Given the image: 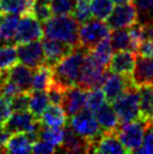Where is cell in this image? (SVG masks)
Here are the masks:
<instances>
[{
	"instance_id": "20",
	"label": "cell",
	"mask_w": 153,
	"mask_h": 154,
	"mask_svg": "<svg viewBox=\"0 0 153 154\" xmlns=\"http://www.w3.org/2000/svg\"><path fill=\"white\" fill-rule=\"evenodd\" d=\"M132 78L136 87L153 85V57L136 55V64Z\"/></svg>"
},
{
	"instance_id": "21",
	"label": "cell",
	"mask_w": 153,
	"mask_h": 154,
	"mask_svg": "<svg viewBox=\"0 0 153 154\" xmlns=\"http://www.w3.org/2000/svg\"><path fill=\"white\" fill-rule=\"evenodd\" d=\"M95 153H128L126 147L117 136L116 132L104 133L102 136L98 140L94 149Z\"/></svg>"
},
{
	"instance_id": "44",
	"label": "cell",
	"mask_w": 153,
	"mask_h": 154,
	"mask_svg": "<svg viewBox=\"0 0 153 154\" xmlns=\"http://www.w3.org/2000/svg\"><path fill=\"white\" fill-rule=\"evenodd\" d=\"M136 53L143 57H153V39H144L139 45Z\"/></svg>"
},
{
	"instance_id": "42",
	"label": "cell",
	"mask_w": 153,
	"mask_h": 154,
	"mask_svg": "<svg viewBox=\"0 0 153 154\" xmlns=\"http://www.w3.org/2000/svg\"><path fill=\"white\" fill-rule=\"evenodd\" d=\"M58 151V147L54 146L53 144L48 143L46 141H43V140H37L33 144L32 147V152L33 153H41V154H46V153H54Z\"/></svg>"
},
{
	"instance_id": "38",
	"label": "cell",
	"mask_w": 153,
	"mask_h": 154,
	"mask_svg": "<svg viewBox=\"0 0 153 154\" xmlns=\"http://www.w3.org/2000/svg\"><path fill=\"white\" fill-rule=\"evenodd\" d=\"M30 91H23L16 94L10 99V106L14 111H25L28 110L30 107Z\"/></svg>"
},
{
	"instance_id": "28",
	"label": "cell",
	"mask_w": 153,
	"mask_h": 154,
	"mask_svg": "<svg viewBox=\"0 0 153 154\" xmlns=\"http://www.w3.org/2000/svg\"><path fill=\"white\" fill-rule=\"evenodd\" d=\"M19 24L18 15L5 14L0 22V34L8 44H14V37Z\"/></svg>"
},
{
	"instance_id": "4",
	"label": "cell",
	"mask_w": 153,
	"mask_h": 154,
	"mask_svg": "<svg viewBox=\"0 0 153 154\" xmlns=\"http://www.w3.org/2000/svg\"><path fill=\"white\" fill-rule=\"evenodd\" d=\"M120 124L131 123L141 118L140 111V91L133 85L118 99L113 103Z\"/></svg>"
},
{
	"instance_id": "16",
	"label": "cell",
	"mask_w": 153,
	"mask_h": 154,
	"mask_svg": "<svg viewBox=\"0 0 153 154\" xmlns=\"http://www.w3.org/2000/svg\"><path fill=\"white\" fill-rule=\"evenodd\" d=\"M86 94L87 91L78 86H73L65 89L64 98L61 106L63 107L68 118H71L72 116L86 108Z\"/></svg>"
},
{
	"instance_id": "9",
	"label": "cell",
	"mask_w": 153,
	"mask_h": 154,
	"mask_svg": "<svg viewBox=\"0 0 153 154\" xmlns=\"http://www.w3.org/2000/svg\"><path fill=\"white\" fill-rule=\"evenodd\" d=\"M17 52L18 61L32 69H36L45 63L44 50L39 41L17 44Z\"/></svg>"
},
{
	"instance_id": "47",
	"label": "cell",
	"mask_w": 153,
	"mask_h": 154,
	"mask_svg": "<svg viewBox=\"0 0 153 154\" xmlns=\"http://www.w3.org/2000/svg\"><path fill=\"white\" fill-rule=\"evenodd\" d=\"M6 81H7V72H6V70L0 71V89L2 88V86H4V83Z\"/></svg>"
},
{
	"instance_id": "34",
	"label": "cell",
	"mask_w": 153,
	"mask_h": 154,
	"mask_svg": "<svg viewBox=\"0 0 153 154\" xmlns=\"http://www.w3.org/2000/svg\"><path fill=\"white\" fill-rule=\"evenodd\" d=\"M106 101L105 94L100 88L88 90L86 94V108L91 110L92 112L96 111L102 103Z\"/></svg>"
},
{
	"instance_id": "2",
	"label": "cell",
	"mask_w": 153,
	"mask_h": 154,
	"mask_svg": "<svg viewBox=\"0 0 153 154\" xmlns=\"http://www.w3.org/2000/svg\"><path fill=\"white\" fill-rule=\"evenodd\" d=\"M79 27L80 24L71 15L54 16L43 24L45 37L70 44L72 46L80 45Z\"/></svg>"
},
{
	"instance_id": "49",
	"label": "cell",
	"mask_w": 153,
	"mask_h": 154,
	"mask_svg": "<svg viewBox=\"0 0 153 154\" xmlns=\"http://www.w3.org/2000/svg\"><path fill=\"white\" fill-rule=\"evenodd\" d=\"M37 1H42V2H47V4H48L51 0H37Z\"/></svg>"
},
{
	"instance_id": "12",
	"label": "cell",
	"mask_w": 153,
	"mask_h": 154,
	"mask_svg": "<svg viewBox=\"0 0 153 154\" xmlns=\"http://www.w3.org/2000/svg\"><path fill=\"white\" fill-rule=\"evenodd\" d=\"M41 125L39 119H37L30 111H14L9 117L5 127L13 133H30L37 131Z\"/></svg>"
},
{
	"instance_id": "10",
	"label": "cell",
	"mask_w": 153,
	"mask_h": 154,
	"mask_svg": "<svg viewBox=\"0 0 153 154\" xmlns=\"http://www.w3.org/2000/svg\"><path fill=\"white\" fill-rule=\"evenodd\" d=\"M133 85H134V82H133L132 77L111 72L108 73L101 88L105 94L106 100L108 103H113Z\"/></svg>"
},
{
	"instance_id": "32",
	"label": "cell",
	"mask_w": 153,
	"mask_h": 154,
	"mask_svg": "<svg viewBox=\"0 0 153 154\" xmlns=\"http://www.w3.org/2000/svg\"><path fill=\"white\" fill-rule=\"evenodd\" d=\"M18 62L17 47L14 44H5L0 46V71L8 70Z\"/></svg>"
},
{
	"instance_id": "7",
	"label": "cell",
	"mask_w": 153,
	"mask_h": 154,
	"mask_svg": "<svg viewBox=\"0 0 153 154\" xmlns=\"http://www.w3.org/2000/svg\"><path fill=\"white\" fill-rule=\"evenodd\" d=\"M148 127V122L142 118L131 123L120 124L117 128V136L126 147L128 153L137 152L143 143L145 131Z\"/></svg>"
},
{
	"instance_id": "18",
	"label": "cell",
	"mask_w": 153,
	"mask_h": 154,
	"mask_svg": "<svg viewBox=\"0 0 153 154\" xmlns=\"http://www.w3.org/2000/svg\"><path fill=\"white\" fill-rule=\"evenodd\" d=\"M7 79L19 87L21 91H32V82L34 69L25 64H15L10 69L6 70Z\"/></svg>"
},
{
	"instance_id": "23",
	"label": "cell",
	"mask_w": 153,
	"mask_h": 154,
	"mask_svg": "<svg viewBox=\"0 0 153 154\" xmlns=\"http://www.w3.org/2000/svg\"><path fill=\"white\" fill-rule=\"evenodd\" d=\"M111 45L113 51H132L136 53L135 43L133 42L128 28H120V29H113L109 35Z\"/></svg>"
},
{
	"instance_id": "17",
	"label": "cell",
	"mask_w": 153,
	"mask_h": 154,
	"mask_svg": "<svg viewBox=\"0 0 153 154\" xmlns=\"http://www.w3.org/2000/svg\"><path fill=\"white\" fill-rule=\"evenodd\" d=\"M37 140H39L38 129L30 133H14L7 143L6 153H30L32 152L33 144Z\"/></svg>"
},
{
	"instance_id": "1",
	"label": "cell",
	"mask_w": 153,
	"mask_h": 154,
	"mask_svg": "<svg viewBox=\"0 0 153 154\" xmlns=\"http://www.w3.org/2000/svg\"><path fill=\"white\" fill-rule=\"evenodd\" d=\"M88 52L81 45L74 47L70 54L64 56L52 68L53 81L64 89L76 86Z\"/></svg>"
},
{
	"instance_id": "26",
	"label": "cell",
	"mask_w": 153,
	"mask_h": 154,
	"mask_svg": "<svg viewBox=\"0 0 153 154\" xmlns=\"http://www.w3.org/2000/svg\"><path fill=\"white\" fill-rule=\"evenodd\" d=\"M53 81L52 68L46 64L39 65L34 69L33 82H32V91L33 90H47Z\"/></svg>"
},
{
	"instance_id": "40",
	"label": "cell",
	"mask_w": 153,
	"mask_h": 154,
	"mask_svg": "<svg viewBox=\"0 0 153 154\" xmlns=\"http://www.w3.org/2000/svg\"><path fill=\"white\" fill-rule=\"evenodd\" d=\"M136 153H153V122L148 123V127L145 131L143 143Z\"/></svg>"
},
{
	"instance_id": "19",
	"label": "cell",
	"mask_w": 153,
	"mask_h": 154,
	"mask_svg": "<svg viewBox=\"0 0 153 154\" xmlns=\"http://www.w3.org/2000/svg\"><path fill=\"white\" fill-rule=\"evenodd\" d=\"M94 114L100 128L102 129V132H117V128L120 125V122H119L118 116L116 114L114 107L111 106V103L105 101L97 110L94 111Z\"/></svg>"
},
{
	"instance_id": "24",
	"label": "cell",
	"mask_w": 153,
	"mask_h": 154,
	"mask_svg": "<svg viewBox=\"0 0 153 154\" xmlns=\"http://www.w3.org/2000/svg\"><path fill=\"white\" fill-rule=\"evenodd\" d=\"M140 91L141 118L145 122H153V85L139 87Z\"/></svg>"
},
{
	"instance_id": "5",
	"label": "cell",
	"mask_w": 153,
	"mask_h": 154,
	"mask_svg": "<svg viewBox=\"0 0 153 154\" xmlns=\"http://www.w3.org/2000/svg\"><path fill=\"white\" fill-rule=\"evenodd\" d=\"M108 68L99 64L88 52L76 86L86 91L95 88H101L108 75Z\"/></svg>"
},
{
	"instance_id": "45",
	"label": "cell",
	"mask_w": 153,
	"mask_h": 154,
	"mask_svg": "<svg viewBox=\"0 0 153 154\" xmlns=\"http://www.w3.org/2000/svg\"><path fill=\"white\" fill-rule=\"evenodd\" d=\"M13 133L8 131L5 126L0 127V153H6V146Z\"/></svg>"
},
{
	"instance_id": "13",
	"label": "cell",
	"mask_w": 153,
	"mask_h": 154,
	"mask_svg": "<svg viewBox=\"0 0 153 154\" xmlns=\"http://www.w3.org/2000/svg\"><path fill=\"white\" fill-rule=\"evenodd\" d=\"M43 50H44V55H45V63L44 64L48 65L53 68L54 65L67 56L73 51L76 46H72L70 44L60 42L56 39L47 38L44 37L42 39Z\"/></svg>"
},
{
	"instance_id": "33",
	"label": "cell",
	"mask_w": 153,
	"mask_h": 154,
	"mask_svg": "<svg viewBox=\"0 0 153 154\" xmlns=\"http://www.w3.org/2000/svg\"><path fill=\"white\" fill-rule=\"evenodd\" d=\"M111 0H91V14L95 18L105 20L113 11Z\"/></svg>"
},
{
	"instance_id": "36",
	"label": "cell",
	"mask_w": 153,
	"mask_h": 154,
	"mask_svg": "<svg viewBox=\"0 0 153 154\" xmlns=\"http://www.w3.org/2000/svg\"><path fill=\"white\" fill-rule=\"evenodd\" d=\"M73 17L76 18L79 24L86 23L92 17L91 14V0H76V9L73 13Z\"/></svg>"
},
{
	"instance_id": "11",
	"label": "cell",
	"mask_w": 153,
	"mask_h": 154,
	"mask_svg": "<svg viewBox=\"0 0 153 154\" xmlns=\"http://www.w3.org/2000/svg\"><path fill=\"white\" fill-rule=\"evenodd\" d=\"M137 23V13L134 5H118L113 9L109 17L107 18V25L111 29L128 28Z\"/></svg>"
},
{
	"instance_id": "29",
	"label": "cell",
	"mask_w": 153,
	"mask_h": 154,
	"mask_svg": "<svg viewBox=\"0 0 153 154\" xmlns=\"http://www.w3.org/2000/svg\"><path fill=\"white\" fill-rule=\"evenodd\" d=\"M89 53L99 64H101L107 68L109 61H111V53H113V48H111L109 37L102 39L101 42L97 44L92 50H90Z\"/></svg>"
},
{
	"instance_id": "46",
	"label": "cell",
	"mask_w": 153,
	"mask_h": 154,
	"mask_svg": "<svg viewBox=\"0 0 153 154\" xmlns=\"http://www.w3.org/2000/svg\"><path fill=\"white\" fill-rule=\"evenodd\" d=\"M144 39H153V23L143 26Z\"/></svg>"
},
{
	"instance_id": "41",
	"label": "cell",
	"mask_w": 153,
	"mask_h": 154,
	"mask_svg": "<svg viewBox=\"0 0 153 154\" xmlns=\"http://www.w3.org/2000/svg\"><path fill=\"white\" fill-rule=\"evenodd\" d=\"M13 114V109L10 106V100L0 94V127H2L8 122L9 117Z\"/></svg>"
},
{
	"instance_id": "31",
	"label": "cell",
	"mask_w": 153,
	"mask_h": 154,
	"mask_svg": "<svg viewBox=\"0 0 153 154\" xmlns=\"http://www.w3.org/2000/svg\"><path fill=\"white\" fill-rule=\"evenodd\" d=\"M133 5L137 13V23L148 25L153 23V0H133Z\"/></svg>"
},
{
	"instance_id": "8",
	"label": "cell",
	"mask_w": 153,
	"mask_h": 154,
	"mask_svg": "<svg viewBox=\"0 0 153 154\" xmlns=\"http://www.w3.org/2000/svg\"><path fill=\"white\" fill-rule=\"evenodd\" d=\"M44 36L43 27L39 24V20L33 14L21 15L17 32L14 37V44L28 43L33 41H39Z\"/></svg>"
},
{
	"instance_id": "43",
	"label": "cell",
	"mask_w": 153,
	"mask_h": 154,
	"mask_svg": "<svg viewBox=\"0 0 153 154\" xmlns=\"http://www.w3.org/2000/svg\"><path fill=\"white\" fill-rule=\"evenodd\" d=\"M19 92H23V91L19 89V87L16 86L14 82H11L10 80H8V79H7V81L4 83L2 88L0 89V94H2L4 97L8 98L9 100L13 98V97H15L16 94H19Z\"/></svg>"
},
{
	"instance_id": "6",
	"label": "cell",
	"mask_w": 153,
	"mask_h": 154,
	"mask_svg": "<svg viewBox=\"0 0 153 154\" xmlns=\"http://www.w3.org/2000/svg\"><path fill=\"white\" fill-rule=\"evenodd\" d=\"M109 26L101 19H91L80 24L79 27V44L88 51L92 50L102 39L109 37Z\"/></svg>"
},
{
	"instance_id": "50",
	"label": "cell",
	"mask_w": 153,
	"mask_h": 154,
	"mask_svg": "<svg viewBox=\"0 0 153 154\" xmlns=\"http://www.w3.org/2000/svg\"><path fill=\"white\" fill-rule=\"evenodd\" d=\"M34 1H35V0H34Z\"/></svg>"
},
{
	"instance_id": "15",
	"label": "cell",
	"mask_w": 153,
	"mask_h": 154,
	"mask_svg": "<svg viewBox=\"0 0 153 154\" xmlns=\"http://www.w3.org/2000/svg\"><path fill=\"white\" fill-rule=\"evenodd\" d=\"M59 150L65 153H89L92 152V145L86 138L76 134L72 127L68 124L64 127L63 142Z\"/></svg>"
},
{
	"instance_id": "35",
	"label": "cell",
	"mask_w": 153,
	"mask_h": 154,
	"mask_svg": "<svg viewBox=\"0 0 153 154\" xmlns=\"http://www.w3.org/2000/svg\"><path fill=\"white\" fill-rule=\"evenodd\" d=\"M48 5L54 16L71 15L74 13L76 0H51Z\"/></svg>"
},
{
	"instance_id": "27",
	"label": "cell",
	"mask_w": 153,
	"mask_h": 154,
	"mask_svg": "<svg viewBox=\"0 0 153 154\" xmlns=\"http://www.w3.org/2000/svg\"><path fill=\"white\" fill-rule=\"evenodd\" d=\"M50 103L47 92L45 90H33L30 92V107L28 110L33 115L39 119L42 116L43 111L46 109V107Z\"/></svg>"
},
{
	"instance_id": "22",
	"label": "cell",
	"mask_w": 153,
	"mask_h": 154,
	"mask_svg": "<svg viewBox=\"0 0 153 154\" xmlns=\"http://www.w3.org/2000/svg\"><path fill=\"white\" fill-rule=\"evenodd\" d=\"M67 118L68 116L63 107L61 105L52 103L43 111L42 116L39 117V122L42 125L48 127H63L67 124Z\"/></svg>"
},
{
	"instance_id": "25",
	"label": "cell",
	"mask_w": 153,
	"mask_h": 154,
	"mask_svg": "<svg viewBox=\"0 0 153 154\" xmlns=\"http://www.w3.org/2000/svg\"><path fill=\"white\" fill-rule=\"evenodd\" d=\"M34 0H0V8L2 14L25 15L32 14Z\"/></svg>"
},
{
	"instance_id": "3",
	"label": "cell",
	"mask_w": 153,
	"mask_h": 154,
	"mask_svg": "<svg viewBox=\"0 0 153 154\" xmlns=\"http://www.w3.org/2000/svg\"><path fill=\"white\" fill-rule=\"evenodd\" d=\"M69 119H70L69 125L72 127L73 131L76 134H79L81 137L90 142V144L92 145V152H94L96 143L104 134L94 112L85 108Z\"/></svg>"
},
{
	"instance_id": "30",
	"label": "cell",
	"mask_w": 153,
	"mask_h": 154,
	"mask_svg": "<svg viewBox=\"0 0 153 154\" xmlns=\"http://www.w3.org/2000/svg\"><path fill=\"white\" fill-rule=\"evenodd\" d=\"M38 136L43 141H46L53 144L56 147H60L64 137V128L61 127H48L44 125H39L38 127Z\"/></svg>"
},
{
	"instance_id": "39",
	"label": "cell",
	"mask_w": 153,
	"mask_h": 154,
	"mask_svg": "<svg viewBox=\"0 0 153 154\" xmlns=\"http://www.w3.org/2000/svg\"><path fill=\"white\" fill-rule=\"evenodd\" d=\"M46 92L50 103H54V105H62V101H63L64 98V92H65L64 88H62L60 85L55 83L54 81H52L50 87L47 88Z\"/></svg>"
},
{
	"instance_id": "14",
	"label": "cell",
	"mask_w": 153,
	"mask_h": 154,
	"mask_svg": "<svg viewBox=\"0 0 153 154\" xmlns=\"http://www.w3.org/2000/svg\"><path fill=\"white\" fill-rule=\"evenodd\" d=\"M136 64V54L132 51H118L111 55L108 63L109 72L132 77Z\"/></svg>"
},
{
	"instance_id": "37",
	"label": "cell",
	"mask_w": 153,
	"mask_h": 154,
	"mask_svg": "<svg viewBox=\"0 0 153 154\" xmlns=\"http://www.w3.org/2000/svg\"><path fill=\"white\" fill-rule=\"evenodd\" d=\"M32 14L42 24L47 22L53 15L50 5H47V2H42V1H37V0L34 1L33 8H32Z\"/></svg>"
},
{
	"instance_id": "48",
	"label": "cell",
	"mask_w": 153,
	"mask_h": 154,
	"mask_svg": "<svg viewBox=\"0 0 153 154\" xmlns=\"http://www.w3.org/2000/svg\"><path fill=\"white\" fill-rule=\"evenodd\" d=\"M111 1L116 5H124V4H130L132 0H111Z\"/></svg>"
}]
</instances>
